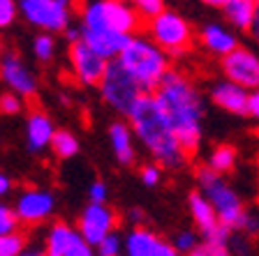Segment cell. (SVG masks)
<instances>
[{
    "mask_svg": "<svg viewBox=\"0 0 259 256\" xmlns=\"http://www.w3.org/2000/svg\"><path fill=\"white\" fill-rule=\"evenodd\" d=\"M164 109L167 118L171 120L178 139L192 157L201 145V123H204V99L194 83L183 74V72L169 70V74L162 79L157 90L153 92Z\"/></svg>",
    "mask_w": 259,
    "mask_h": 256,
    "instance_id": "6da1fadb",
    "label": "cell"
},
{
    "mask_svg": "<svg viewBox=\"0 0 259 256\" xmlns=\"http://www.w3.org/2000/svg\"><path fill=\"white\" fill-rule=\"evenodd\" d=\"M130 125L137 134V141L148 150V155L160 162L164 169H181L188 162V150L178 139L171 120L167 118L164 109L153 92H146L137 107L127 116Z\"/></svg>",
    "mask_w": 259,
    "mask_h": 256,
    "instance_id": "7a4b0ae2",
    "label": "cell"
},
{
    "mask_svg": "<svg viewBox=\"0 0 259 256\" xmlns=\"http://www.w3.org/2000/svg\"><path fill=\"white\" fill-rule=\"evenodd\" d=\"M116 60L139 81L146 92H155L162 79L171 70V54H167L151 35H139V32L130 37L127 46Z\"/></svg>",
    "mask_w": 259,
    "mask_h": 256,
    "instance_id": "3957f363",
    "label": "cell"
},
{
    "mask_svg": "<svg viewBox=\"0 0 259 256\" xmlns=\"http://www.w3.org/2000/svg\"><path fill=\"white\" fill-rule=\"evenodd\" d=\"M141 19L139 10L132 0H86L81 5V21L83 28H109L135 35L139 32Z\"/></svg>",
    "mask_w": 259,
    "mask_h": 256,
    "instance_id": "277c9868",
    "label": "cell"
},
{
    "mask_svg": "<svg viewBox=\"0 0 259 256\" xmlns=\"http://www.w3.org/2000/svg\"><path fill=\"white\" fill-rule=\"evenodd\" d=\"M222 176H225V173H218V171L210 169L208 164L201 166V169L197 171V189L213 203L215 213L220 215V219L227 226L238 229V226L243 224L245 215H248V210L243 208V201H241V196H238V192Z\"/></svg>",
    "mask_w": 259,
    "mask_h": 256,
    "instance_id": "5b68a950",
    "label": "cell"
},
{
    "mask_svg": "<svg viewBox=\"0 0 259 256\" xmlns=\"http://www.w3.org/2000/svg\"><path fill=\"white\" fill-rule=\"evenodd\" d=\"M100 97L104 99L109 109L118 113V116H130V111L137 107V101L146 95V90L139 85V81L125 70L118 60H111L104 72L102 81L97 85Z\"/></svg>",
    "mask_w": 259,
    "mask_h": 256,
    "instance_id": "8992f818",
    "label": "cell"
},
{
    "mask_svg": "<svg viewBox=\"0 0 259 256\" xmlns=\"http://www.w3.org/2000/svg\"><path fill=\"white\" fill-rule=\"evenodd\" d=\"M146 28H148V35L171 56H183L192 46V39H194L192 28L176 12L162 10L160 14L148 19Z\"/></svg>",
    "mask_w": 259,
    "mask_h": 256,
    "instance_id": "52a82bcc",
    "label": "cell"
},
{
    "mask_svg": "<svg viewBox=\"0 0 259 256\" xmlns=\"http://www.w3.org/2000/svg\"><path fill=\"white\" fill-rule=\"evenodd\" d=\"M19 10L28 26L44 32H65L72 23V7L60 0H19Z\"/></svg>",
    "mask_w": 259,
    "mask_h": 256,
    "instance_id": "ba28073f",
    "label": "cell"
},
{
    "mask_svg": "<svg viewBox=\"0 0 259 256\" xmlns=\"http://www.w3.org/2000/svg\"><path fill=\"white\" fill-rule=\"evenodd\" d=\"M67 63H70V70L74 74V79L79 81L81 85H100L104 72H107L109 63L102 54H97L91 44H86L83 39H76V42H70L67 46Z\"/></svg>",
    "mask_w": 259,
    "mask_h": 256,
    "instance_id": "9c48e42d",
    "label": "cell"
},
{
    "mask_svg": "<svg viewBox=\"0 0 259 256\" xmlns=\"http://www.w3.org/2000/svg\"><path fill=\"white\" fill-rule=\"evenodd\" d=\"M95 247L83 238L79 226H70L65 222H56L44 233V249L47 256H91Z\"/></svg>",
    "mask_w": 259,
    "mask_h": 256,
    "instance_id": "30bf717a",
    "label": "cell"
},
{
    "mask_svg": "<svg viewBox=\"0 0 259 256\" xmlns=\"http://www.w3.org/2000/svg\"><path fill=\"white\" fill-rule=\"evenodd\" d=\"M14 210L21 219V224L26 226H39L51 219L56 210V198L49 189H39V187H28L23 192H19L14 201Z\"/></svg>",
    "mask_w": 259,
    "mask_h": 256,
    "instance_id": "8fae6325",
    "label": "cell"
},
{
    "mask_svg": "<svg viewBox=\"0 0 259 256\" xmlns=\"http://www.w3.org/2000/svg\"><path fill=\"white\" fill-rule=\"evenodd\" d=\"M220 67L227 79L245 85L248 90L259 88V54L252 48L236 46L232 54L222 56Z\"/></svg>",
    "mask_w": 259,
    "mask_h": 256,
    "instance_id": "7c38bea8",
    "label": "cell"
},
{
    "mask_svg": "<svg viewBox=\"0 0 259 256\" xmlns=\"http://www.w3.org/2000/svg\"><path fill=\"white\" fill-rule=\"evenodd\" d=\"M0 74H3V83L7 85V90H14L16 95L32 99L39 92V79L37 74L23 63L19 54L7 51L3 56V65H0Z\"/></svg>",
    "mask_w": 259,
    "mask_h": 256,
    "instance_id": "4fadbf2b",
    "label": "cell"
},
{
    "mask_svg": "<svg viewBox=\"0 0 259 256\" xmlns=\"http://www.w3.org/2000/svg\"><path fill=\"white\" fill-rule=\"evenodd\" d=\"M76 226L81 229L83 238H86L93 247H97L111 231H116V226H118V215L113 213L107 203L88 201V206L83 208Z\"/></svg>",
    "mask_w": 259,
    "mask_h": 256,
    "instance_id": "5bb4252c",
    "label": "cell"
},
{
    "mask_svg": "<svg viewBox=\"0 0 259 256\" xmlns=\"http://www.w3.org/2000/svg\"><path fill=\"white\" fill-rule=\"evenodd\" d=\"M125 254L127 256H176L174 242L155 235L144 226H132L125 235Z\"/></svg>",
    "mask_w": 259,
    "mask_h": 256,
    "instance_id": "9a60e30c",
    "label": "cell"
},
{
    "mask_svg": "<svg viewBox=\"0 0 259 256\" xmlns=\"http://www.w3.org/2000/svg\"><path fill=\"white\" fill-rule=\"evenodd\" d=\"M130 37L127 32H118V30H109V28H83L81 26V39L86 44H91L97 54H102L107 60H116L123 48L127 46Z\"/></svg>",
    "mask_w": 259,
    "mask_h": 256,
    "instance_id": "2e32d148",
    "label": "cell"
},
{
    "mask_svg": "<svg viewBox=\"0 0 259 256\" xmlns=\"http://www.w3.org/2000/svg\"><path fill=\"white\" fill-rule=\"evenodd\" d=\"M210 99H213L215 107L225 109L227 113L245 116V113H248L250 90L245 85H241V83H236V81L225 76V81H218V83L210 88Z\"/></svg>",
    "mask_w": 259,
    "mask_h": 256,
    "instance_id": "e0dca14e",
    "label": "cell"
},
{
    "mask_svg": "<svg viewBox=\"0 0 259 256\" xmlns=\"http://www.w3.org/2000/svg\"><path fill=\"white\" fill-rule=\"evenodd\" d=\"M56 125L54 120L47 116L44 111H30L26 120V148L30 152H44L47 148H51V141L56 136Z\"/></svg>",
    "mask_w": 259,
    "mask_h": 256,
    "instance_id": "ac0fdd59",
    "label": "cell"
},
{
    "mask_svg": "<svg viewBox=\"0 0 259 256\" xmlns=\"http://www.w3.org/2000/svg\"><path fill=\"white\" fill-rule=\"evenodd\" d=\"M137 134L130 125V120H116L109 125V141H111V150L118 164L130 166L137 160V145H135Z\"/></svg>",
    "mask_w": 259,
    "mask_h": 256,
    "instance_id": "d6986e66",
    "label": "cell"
},
{
    "mask_svg": "<svg viewBox=\"0 0 259 256\" xmlns=\"http://www.w3.org/2000/svg\"><path fill=\"white\" fill-rule=\"evenodd\" d=\"M201 46L206 51H210L213 56H227L232 54L236 46H241L232 30H227L220 23H208V26L201 28Z\"/></svg>",
    "mask_w": 259,
    "mask_h": 256,
    "instance_id": "ffe728a7",
    "label": "cell"
},
{
    "mask_svg": "<svg viewBox=\"0 0 259 256\" xmlns=\"http://www.w3.org/2000/svg\"><path fill=\"white\" fill-rule=\"evenodd\" d=\"M257 0H227V5L222 7V14L236 30H248L254 14H257Z\"/></svg>",
    "mask_w": 259,
    "mask_h": 256,
    "instance_id": "44dd1931",
    "label": "cell"
},
{
    "mask_svg": "<svg viewBox=\"0 0 259 256\" xmlns=\"http://www.w3.org/2000/svg\"><path fill=\"white\" fill-rule=\"evenodd\" d=\"M51 152H54L58 160H72V157L79 152V141L72 132L67 129H58L51 141Z\"/></svg>",
    "mask_w": 259,
    "mask_h": 256,
    "instance_id": "7402d4cb",
    "label": "cell"
},
{
    "mask_svg": "<svg viewBox=\"0 0 259 256\" xmlns=\"http://www.w3.org/2000/svg\"><path fill=\"white\" fill-rule=\"evenodd\" d=\"M236 157H238L236 148H232V145H215V148L210 150L206 164H208L210 169H215L218 173H229V171L236 166Z\"/></svg>",
    "mask_w": 259,
    "mask_h": 256,
    "instance_id": "603a6c76",
    "label": "cell"
},
{
    "mask_svg": "<svg viewBox=\"0 0 259 256\" xmlns=\"http://www.w3.org/2000/svg\"><path fill=\"white\" fill-rule=\"evenodd\" d=\"M32 56L39 63H51L56 56V37L54 32H39L37 37L32 39Z\"/></svg>",
    "mask_w": 259,
    "mask_h": 256,
    "instance_id": "cb8c5ba5",
    "label": "cell"
},
{
    "mask_svg": "<svg viewBox=\"0 0 259 256\" xmlns=\"http://www.w3.org/2000/svg\"><path fill=\"white\" fill-rule=\"evenodd\" d=\"M26 235L21 231H12V233L0 235V256H21L26 251Z\"/></svg>",
    "mask_w": 259,
    "mask_h": 256,
    "instance_id": "d4e9b609",
    "label": "cell"
},
{
    "mask_svg": "<svg viewBox=\"0 0 259 256\" xmlns=\"http://www.w3.org/2000/svg\"><path fill=\"white\" fill-rule=\"evenodd\" d=\"M201 233L199 229H183L181 233H176L174 238V247H176L178 254H194L201 245Z\"/></svg>",
    "mask_w": 259,
    "mask_h": 256,
    "instance_id": "484cf974",
    "label": "cell"
},
{
    "mask_svg": "<svg viewBox=\"0 0 259 256\" xmlns=\"http://www.w3.org/2000/svg\"><path fill=\"white\" fill-rule=\"evenodd\" d=\"M95 251L100 256H118L125 251V238H120L118 231H111V233L104 238L100 245L95 247Z\"/></svg>",
    "mask_w": 259,
    "mask_h": 256,
    "instance_id": "4316f807",
    "label": "cell"
},
{
    "mask_svg": "<svg viewBox=\"0 0 259 256\" xmlns=\"http://www.w3.org/2000/svg\"><path fill=\"white\" fill-rule=\"evenodd\" d=\"M26 109V97L16 95L14 90H7L5 95L0 97V111L5 116H19Z\"/></svg>",
    "mask_w": 259,
    "mask_h": 256,
    "instance_id": "83f0119b",
    "label": "cell"
},
{
    "mask_svg": "<svg viewBox=\"0 0 259 256\" xmlns=\"http://www.w3.org/2000/svg\"><path fill=\"white\" fill-rule=\"evenodd\" d=\"M19 224H21V219L16 215L14 206H0V235L19 231Z\"/></svg>",
    "mask_w": 259,
    "mask_h": 256,
    "instance_id": "f1b7e54d",
    "label": "cell"
},
{
    "mask_svg": "<svg viewBox=\"0 0 259 256\" xmlns=\"http://www.w3.org/2000/svg\"><path fill=\"white\" fill-rule=\"evenodd\" d=\"M16 14H21L19 10V0H0V26L7 28L14 23Z\"/></svg>",
    "mask_w": 259,
    "mask_h": 256,
    "instance_id": "f546056e",
    "label": "cell"
},
{
    "mask_svg": "<svg viewBox=\"0 0 259 256\" xmlns=\"http://www.w3.org/2000/svg\"><path fill=\"white\" fill-rule=\"evenodd\" d=\"M162 169H164V166H162L160 162H153V164L141 166V182H144L146 187L160 185V180H162Z\"/></svg>",
    "mask_w": 259,
    "mask_h": 256,
    "instance_id": "4dcf8cb0",
    "label": "cell"
},
{
    "mask_svg": "<svg viewBox=\"0 0 259 256\" xmlns=\"http://www.w3.org/2000/svg\"><path fill=\"white\" fill-rule=\"evenodd\" d=\"M132 3H135V7L139 10V14L144 16L146 21L164 10V0H132Z\"/></svg>",
    "mask_w": 259,
    "mask_h": 256,
    "instance_id": "1f68e13d",
    "label": "cell"
},
{
    "mask_svg": "<svg viewBox=\"0 0 259 256\" xmlns=\"http://www.w3.org/2000/svg\"><path fill=\"white\" fill-rule=\"evenodd\" d=\"M88 201L93 203H107L109 201V187L104 185V182H93L91 187H88Z\"/></svg>",
    "mask_w": 259,
    "mask_h": 256,
    "instance_id": "d6a6232c",
    "label": "cell"
},
{
    "mask_svg": "<svg viewBox=\"0 0 259 256\" xmlns=\"http://www.w3.org/2000/svg\"><path fill=\"white\" fill-rule=\"evenodd\" d=\"M238 231H243V233L248 235V238H254V235L259 233V217H254V215H245V219H243V224L238 226Z\"/></svg>",
    "mask_w": 259,
    "mask_h": 256,
    "instance_id": "836d02e7",
    "label": "cell"
},
{
    "mask_svg": "<svg viewBox=\"0 0 259 256\" xmlns=\"http://www.w3.org/2000/svg\"><path fill=\"white\" fill-rule=\"evenodd\" d=\"M245 116H250L252 120H257L259 123V88H254V90H250V99H248V113Z\"/></svg>",
    "mask_w": 259,
    "mask_h": 256,
    "instance_id": "e575fe53",
    "label": "cell"
},
{
    "mask_svg": "<svg viewBox=\"0 0 259 256\" xmlns=\"http://www.w3.org/2000/svg\"><path fill=\"white\" fill-rule=\"evenodd\" d=\"M127 222H130V226H144V222H146L144 210H141V208H130Z\"/></svg>",
    "mask_w": 259,
    "mask_h": 256,
    "instance_id": "d590c367",
    "label": "cell"
},
{
    "mask_svg": "<svg viewBox=\"0 0 259 256\" xmlns=\"http://www.w3.org/2000/svg\"><path fill=\"white\" fill-rule=\"evenodd\" d=\"M248 32H250V37H252V42H257V46H259V7H257V14H254V19H252V23H250Z\"/></svg>",
    "mask_w": 259,
    "mask_h": 256,
    "instance_id": "8d00e7d4",
    "label": "cell"
},
{
    "mask_svg": "<svg viewBox=\"0 0 259 256\" xmlns=\"http://www.w3.org/2000/svg\"><path fill=\"white\" fill-rule=\"evenodd\" d=\"M10 192H12V178L7 176V173H3V176H0V194L7 196Z\"/></svg>",
    "mask_w": 259,
    "mask_h": 256,
    "instance_id": "74e56055",
    "label": "cell"
},
{
    "mask_svg": "<svg viewBox=\"0 0 259 256\" xmlns=\"http://www.w3.org/2000/svg\"><path fill=\"white\" fill-rule=\"evenodd\" d=\"M201 3L208 7H218V10H222V7L227 5V0H201Z\"/></svg>",
    "mask_w": 259,
    "mask_h": 256,
    "instance_id": "f35d334b",
    "label": "cell"
},
{
    "mask_svg": "<svg viewBox=\"0 0 259 256\" xmlns=\"http://www.w3.org/2000/svg\"><path fill=\"white\" fill-rule=\"evenodd\" d=\"M60 3H65V5H70V7L74 5V0H60Z\"/></svg>",
    "mask_w": 259,
    "mask_h": 256,
    "instance_id": "ab89813d",
    "label": "cell"
},
{
    "mask_svg": "<svg viewBox=\"0 0 259 256\" xmlns=\"http://www.w3.org/2000/svg\"><path fill=\"white\" fill-rule=\"evenodd\" d=\"M257 3H259V0H257Z\"/></svg>",
    "mask_w": 259,
    "mask_h": 256,
    "instance_id": "60d3db41",
    "label": "cell"
}]
</instances>
